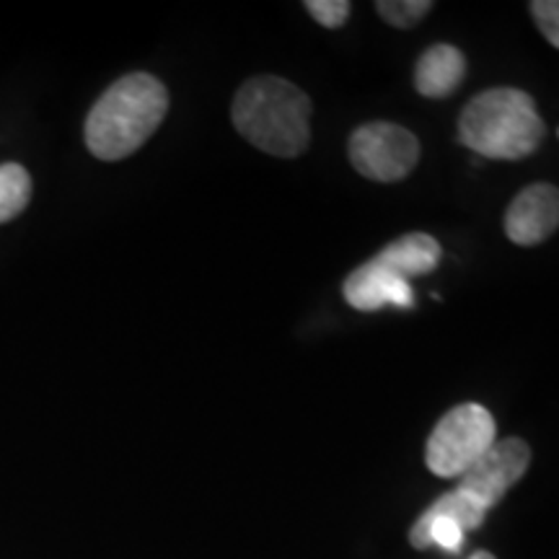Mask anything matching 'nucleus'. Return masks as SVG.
I'll return each instance as SVG.
<instances>
[{"mask_svg": "<svg viewBox=\"0 0 559 559\" xmlns=\"http://www.w3.org/2000/svg\"><path fill=\"white\" fill-rule=\"evenodd\" d=\"M169 111V91L151 73L122 75L86 117V148L99 160H122L145 145Z\"/></svg>", "mask_w": 559, "mask_h": 559, "instance_id": "obj_1", "label": "nucleus"}, {"mask_svg": "<svg viewBox=\"0 0 559 559\" xmlns=\"http://www.w3.org/2000/svg\"><path fill=\"white\" fill-rule=\"evenodd\" d=\"M230 120L243 140L277 158H296L311 143V99L277 75L243 83L234 96Z\"/></svg>", "mask_w": 559, "mask_h": 559, "instance_id": "obj_2", "label": "nucleus"}, {"mask_svg": "<svg viewBox=\"0 0 559 559\" xmlns=\"http://www.w3.org/2000/svg\"><path fill=\"white\" fill-rule=\"evenodd\" d=\"M547 135L539 109L526 91L489 88L474 96L459 117V140L466 148L495 160H521Z\"/></svg>", "mask_w": 559, "mask_h": 559, "instance_id": "obj_3", "label": "nucleus"}, {"mask_svg": "<svg viewBox=\"0 0 559 559\" xmlns=\"http://www.w3.org/2000/svg\"><path fill=\"white\" fill-rule=\"evenodd\" d=\"M495 443V419L481 404H459L432 430L425 449L428 469L438 477H461Z\"/></svg>", "mask_w": 559, "mask_h": 559, "instance_id": "obj_4", "label": "nucleus"}, {"mask_svg": "<svg viewBox=\"0 0 559 559\" xmlns=\"http://www.w3.org/2000/svg\"><path fill=\"white\" fill-rule=\"evenodd\" d=\"M349 164L373 181H402L419 160V140L394 122H368L349 135Z\"/></svg>", "mask_w": 559, "mask_h": 559, "instance_id": "obj_5", "label": "nucleus"}, {"mask_svg": "<svg viewBox=\"0 0 559 559\" xmlns=\"http://www.w3.org/2000/svg\"><path fill=\"white\" fill-rule=\"evenodd\" d=\"M531 464V449L526 440L506 438L495 440L474 464L461 474L459 489L477 502L479 508H495L506 498L510 487L526 474Z\"/></svg>", "mask_w": 559, "mask_h": 559, "instance_id": "obj_6", "label": "nucleus"}, {"mask_svg": "<svg viewBox=\"0 0 559 559\" xmlns=\"http://www.w3.org/2000/svg\"><path fill=\"white\" fill-rule=\"evenodd\" d=\"M485 519V508H479L472 498H466L461 489H453V492L438 498L419 515V521L412 526L409 542L417 549L440 547L445 551H456L464 547L466 531L479 528Z\"/></svg>", "mask_w": 559, "mask_h": 559, "instance_id": "obj_7", "label": "nucleus"}, {"mask_svg": "<svg viewBox=\"0 0 559 559\" xmlns=\"http://www.w3.org/2000/svg\"><path fill=\"white\" fill-rule=\"evenodd\" d=\"M559 228V190L531 185L515 194L506 213V234L519 247H536Z\"/></svg>", "mask_w": 559, "mask_h": 559, "instance_id": "obj_8", "label": "nucleus"}, {"mask_svg": "<svg viewBox=\"0 0 559 559\" xmlns=\"http://www.w3.org/2000/svg\"><path fill=\"white\" fill-rule=\"evenodd\" d=\"M345 298L358 311H379L383 306L409 309L415 304L409 280L400 277L394 270L383 267L376 257L360 264L355 272H349V277L345 280Z\"/></svg>", "mask_w": 559, "mask_h": 559, "instance_id": "obj_9", "label": "nucleus"}, {"mask_svg": "<svg viewBox=\"0 0 559 559\" xmlns=\"http://www.w3.org/2000/svg\"><path fill=\"white\" fill-rule=\"evenodd\" d=\"M466 58L453 45H432L415 66V88L428 99H445L464 83Z\"/></svg>", "mask_w": 559, "mask_h": 559, "instance_id": "obj_10", "label": "nucleus"}, {"mask_svg": "<svg viewBox=\"0 0 559 559\" xmlns=\"http://www.w3.org/2000/svg\"><path fill=\"white\" fill-rule=\"evenodd\" d=\"M376 260L404 280L428 275L440 262V243L428 234H407L379 251Z\"/></svg>", "mask_w": 559, "mask_h": 559, "instance_id": "obj_11", "label": "nucleus"}, {"mask_svg": "<svg viewBox=\"0 0 559 559\" xmlns=\"http://www.w3.org/2000/svg\"><path fill=\"white\" fill-rule=\"evenodd\" d=\"M32 200V177L21 164L0 166V223H11Z\"/></svg>", "mask_w": 559, "mask_h": 559, "instance_id": "obj_12", "label": "nucleus"}, {"mask_svg": "<svg viewBox=\"0 0 559 559\" xmlns=\"http://www.w3.org/2000/svg\"><path fill=\"white\" fill-rule=\"evenodd\" d=\"M376 11L396 29H412L432 11V3L430 0H381L376 3Z\"/></svg>", "mask_w": 559, "mask_h": 559, "instance_id": "obj_13", "label": "nucleus"}, {"mask_svg": "<svg viewBox=\"0 0 559 559\" xmlns=\"http://www.w3.org/2000/svg\"><path fill=\"white\" fill-rule=\"evenodd\" d=\"M349 9H353V5H349L347 0H309V3H306V11H309L321 26H326V29H340L349 16Z\"/></svg>", "mask_w": 559, "mask_h": 559, "instance_id": "obj_14", "label": "nucleus"}, {"mask_svg": "<svg viewBox=\"0 0 559 559\" xmlns=\"http://www.w3.org/2000/svg\"><path fill=\"white\" fill-rule=\"evenodd\" d=\"M531 13H534L536 26L549 39V45L559 50V0H534Z\"/></svg>", "mask_w": 559, "mask_h": 559, "instance_id": "obj_15", "label": "nucleus"}, {"mask_svg": "<svg viewBox=\"0 0 559 559\" xmlns=\"http://www.w3.org/2000/svg\"><path fill=\"white\" fill-rule=\"evenodd\" d=\"M469 559H495L492 555H489V551H477V555L474 557H469Z\"/></svg>", "mask_w": 559, "mask_h": 559, "instance_id": "obj_16", "label": "nucleus"}]
</instances>
